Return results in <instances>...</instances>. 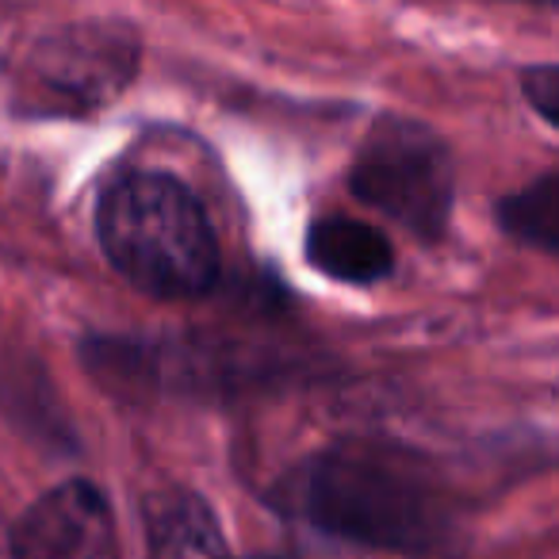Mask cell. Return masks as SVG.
Listing matches in <instances>:
<instances>
[{
    "mask_svg": "<svg viewBox=\"0 0 559 559\" xmlns=\"http://www.w3.org/2000/svg\"><path fill=\"white\" fill-rule=\"evenodd\" d=\"M349 192L418 241H441L456 207V157L429 123L380 116L349 165Z\"/></svg>",
    "mask_w": 559,
    "mask_h": 559,
    "instance_id": "3",
    "label": "cell"
},
{
    "mask_svg": "<svg viewBox=\"0 0 559 559\" xmlns=\"http://www.w3.org/2000/svg\"><path fill=\"white\" fill-rule=\"evenodd\" d=\"M142 62L127 24H73L47 35L20 66L16 96L27 116H88L127 93Z\"/></svg>",
    "mask_w": 559,
    "mask_h": 559,
    "instance_id": "4",
    "label": "cell"
},
{
    "mask_svg": "<svg viewBox=\"0 0 559 559\" xmlns=\"http://www.w3.org/2000/svg\"><path fill=\"white\" fill-rule=\"evenodd\" d=\"M521 4H536V9H556V0H521Z\"/></svg>",
    "mask_w": 559,
    "mask_h": 559,
    "instance_id": "11",
    "label": "cell"
},
{
    "mask_svg": "<svg viewBox=\"0 0 559 559\" xmlns=\"http://www.w3.org/2000/svg\"><path fill=\"white\" fill-rule=\"evenodd\" d=\"M280 510L337 540L395 556H437L456 536L460 513L421 452L380 437H349L280 483Z\"/></svg>",
    "mask_w": 559,
    "mask_h": 559,
    "instance_id": "1",
    "label": "cell"
},
{
    "mask_svg": "<svg viewBox=\"0 0 559 559\" xmlns=\"http://www.w3.org/2000/svg\"><path fill=\"white\" fill-rule=\"evenodd\" d=\"M307 261L337 284L368 288V284H380L391 276L395 246L388 241V234L376 230L365 218L326 215L307 230Z\"/></svg>",
    "mask_w": 559,
    "mask_h": 559,
    "instance_id": "7",
    "label": "cell"
},
{
    "mask_svg": "<svg viewBox=\"0 0 559 559\" xmlns=\"http://www.w3.org/2000/svg\"><path fill=\"white\" fill-rule=\"evenodd\" d=\"M96 241L150 299H200L218 284V238L200 195L157 169L116 177L96 203Z\"/></svg>",
    "mask_w": 559,
    "mask_h": 559,
    "instance_id": "2",
    "label": "cell"
},
{
    "mask_svg": "<svg viewBox=\"0 0 559 559\" xmlns=\"http://www.w3.org/2000/svg\"><path fill=\"white\" fill-rule=\"evenodd\" d=\"M12 559H119L116 513L93 479H66L39 495L9 533Z\"/></svg>",
    "mask_w": 559,
    "mask_h": 559,
    "instance_id": "5",
    "label": "cell"
},
{
    "mask_svg": "<svg viewBox=\"0 0 559 559\" xmlns=\"http://www.w3.org/2000/svg\"><path fill=\"white\" fill-rule=\"evenodd\" d=\"M0 414L16 421L20 429H27L35 441L58 444V449L73 441V429L66 421L62 403H58L43 365H35L32 357L16 353L12 345L9 349L0 345Z\"/></svg>",
    "mask_w": 559,
    "mask_h": 559,
    "instance_id": "8",
    "label": "cell"
},
{
    "mask_svg": "<svg viewBox=\"0 0 559 559\" xmlns=\"http://www.w3.org/2000/svg\"><path fill=\"white\" fill-rule=\"evenodd\" d=\"M495 223L521 246L559 257V169H544L525 188L495 203Z\"/></svg>",
    "mask_w": 559,
    "mask_h": 559,
    "instance_id": "9",
    "label": "cell"
},
{
    "mask_svg": "<svg viewBox=\"0 0 559 559\" xmlns=\"http://www.w3.org/2000/svg\"><path fill=\"white\" fill-rule=\"evenodd\" d=\"M150 559H230L223 525L203 495L188 487H165L142 502Z\"/></svg>",
    "mask_w": 559,
    "mask_h": 559,
    "instance_id": "6",
    "label": "cell"
},
{
    "mask_svg": "<svg viewBox=\"0 0 559 559\" xmlns=\"http://www.w3.org/2000/svg\"><path fill=\"white\" fill-rule=\"evenodd\" d=\"M521 93H525L528 108L544 119L548 127H559V66L556 62H536L521 70Z\"/></svg>",
    "mask_w": 559,
    "mask_h": 559,
    "instance_id": "10",
    "label": "cell"
}]
</instances>
